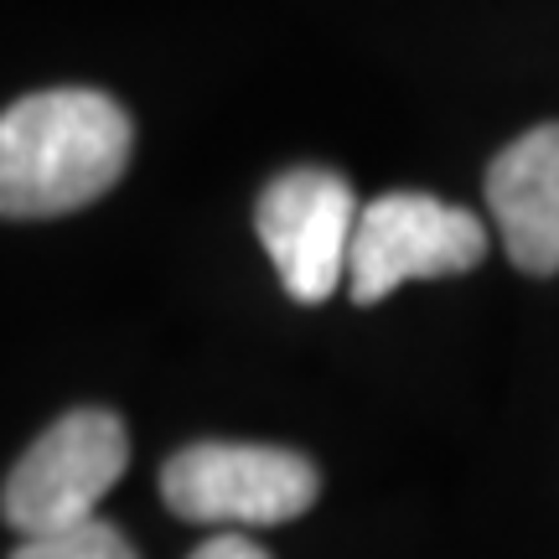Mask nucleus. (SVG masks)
<instances>
[{
	"instance_id": "obj_2",
	"label": "nucleus",
	"mask_w": 559,
	"mask_h": 559,
	"mask_svg": "<svg viewBox=\"0 0 559 559\" xmlns=\"http://www.w3.org/2000/svg\"><path fill=\"white\" fill-rule=\"evenodd\" d=\"M130 466V436L115 409L83 404L41 430L0 487V519L21 539L94 519L99 498Z\"/></svg>"
},
{
	"instance_id": "obj_4",
	"label": "nucleus",
	"mask_w": 559,
	"mask_h": 559,
	"mask_svg": "<svg viewBox=\"0 0 559 559\" xmlns=\"http://www.w3.org/2000/svg\"><path fill=\"white\" fill-rule=\"evenodd\" d=\"M487 260V228L477 213L451 207L430 192H383L358 213L347 254L353 306H379L404 280L466 275Z\"/></svg>"
},
{
	"instance_id": "obj_5",
	"label": "nucleus",
	"mask_w": 559,
	"mask_h": 559,
	"mask_svg": "<svg viewBox=\"0 0 559 559\" xmlns=\"http://www.w3.org/2000/svg\"><path fill=\"white\" fill-rule=\"evenodd\" d=\"M358 213L362 207L347 177L326 171V166H296L264 187L260 207H254V228H260L264 254L275 260L285 296L300 306L332 300V290L347 280Z\"/></svg>"
},
{
	"instance_id": "obj_8",
	"label": "nucleus",
	"mask_w": 559,
	"mask_h": 559,
	"mask_svg": "<svg viewBox=\"0 0 559 559\" xmlns=\"http://www.w3.org/2000/svg\"><path fill=\"white\" fill-rule=\"evenodd\" d=\"M192 559H270L249 534H213Z\"/></svg>"
},
{
	"instance_id": "obj_7",
	"label": "nucleus",
	"mask_w": 559,
	"mask_h": 559,
	"mask_svg": "<svg viewBox=\"0 0 559 559\" xmlns=\"http://www.w3.org/2000/svg\"><path fill=\"white\" fill-rule=\"evenodd\" d=\"M11 559H135L120 528L99 519H83L73 528H52V534H32L16 544Z\"/></svg>"
},
{
	"instance_id": "obj_3",
	"label": "nucleus",
	"mask_w": 559,
	"mask_h": 559,
	"mask_svg": "<svg viewBox=\"0 0 559 559\" xmlns=\"http://www.w3.org/2000/svg\"><path fill=\"white\" fill-rule=\"evenodd\" d=\"M321 492V472L285 445L198 440L160 466V498L187 523L270 528L300 519Z\"/></svg>"
},
{
	"instance_id": "obj_6",
	"label": "nucleus",
	"mask_w": 559,
	"mask_h": 559,
	"mask_svg": "<svg viewBox=\"0 0 559 559\" xmlns=\"http://www.w3.org/2000/svg\"><path fill=\"white\" fill-rule=\"evenodd\" d=\"M487 207L523 275H559V124H534L487 166Z\"/></svg>"
},
{
	"instance_id": "obj_1",
	"label": "nucleus",
	"mask_w": 559,
	"mask_h": 559,
	"mask_svg": "<svg viewBox=\"0 0 559 559\" xmlns=\"http://www.w3.org/2000/svg\"><path fill=\"white\" fill-rule=\"evenodd\" d=\"M130 115L99 88H41L0 115V218H62L130 166Z\"/></svg>"
}]
</instances>
